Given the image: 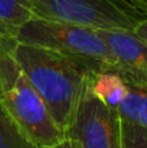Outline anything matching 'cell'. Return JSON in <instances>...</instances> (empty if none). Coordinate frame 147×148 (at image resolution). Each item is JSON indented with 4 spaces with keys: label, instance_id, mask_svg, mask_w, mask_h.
Here are the masks:
<instances>
[{
    "label": "cell",
    "instance_id": "cell-1",
    "mask_svg": "<svg viewBox=\"0 0 147 148\" xmlns=\"http://www.w3.org/2000/svg\"><path fill=\"white\" fill-rule=\"evenodd\" d=\"M9 51L65 134L96 73L42 47L13 42Z\"/></svg>",
    "mask_w": 147,
    "mask_h": 148
},
{
    "label": "cell",
    "instance_id": "cell-2",
    "mask_svg": "<svg viewBox=\"0 0 147 148\" xmlns=\"http://www.w3.org/2000/svg\"><path fill=\"white\" fill-rule=\"evenodd\" d=\"M12 43L0 40V99L31 143L38 148H52L65 140V134L13 59L9 51Z\"/></svg>",
    "mask_w": 147,
    "mask_h": 148
},
{
    "label": "cell",
    "instance_id": "cell-3",
    "mask_svg": "<svg viewBox=\"0 0 147 148\" xmlns=\"http://www.w3.org/2000/svg\"><path fill=\"white\" fill-rule=\"evenodd\" d=\"M16 42L57 52L94 73L120 75V62L98 30L77 23L31 18L20 30Z\"/></svg>",
    "mask_w": 147,
    "mask_h": 148
},
{
    "label": "cell",
    "instance_id": "cell-4",
    "mask_svg": "<svg viewBox=\"0 0 147 148\" xmlns=\"http://www.w3.org/2000/svg\"><path fill=\"white\" fill-rule=\"evenodd\" d=\"M35 18L77 23L96 30L134 31L146 17L126 0H25Z\"/></svg>",
    "mask_w": 147,
    "mask_h": 148
},
{
    "label": "cell",
    "instance_id": "cell-5",
    "mask_svg": "<svg viewBox=\"0 0 147 148\" xmlns=\"http://www.w3.org/2000/svg\"><path fill=\"white\" fill-rule=\"evenodd\" d=\"M81 148H121V116L119 109L106 105L86 88L74 120L65 133Z\"/></svg>",
    "mask_w": 147,
    "mask_h": 148
},
{
    "label": "cell",
    "instance_id": "cell-6",
    "mask_svg": "<svg viewBox=\"0 0 147 148\" xmlns=\"http://www.w3.org/2000/svg\"><path fill=\"white\" fill-rule=\"evenodd\" d=\"M120 62V77L126 84L147 88V42L134 31L98 30Z\"/></svg>",
    "mask_w": 147,
    "mask_h": 148
},
{
    "label": "cell",
    "instance_id": "cell-7",
    "mask_svg": "<svg viewBox=\"0 0 147 148\" xmlns=\"http://www.w3.org/2000/svg\"><path fill=\"white\" fill-rule=\"evenodd\" d=\"M34 17L25 0H0V40L14 42L22 26Z\"/></svg>",
    "mask_w": 147,
    "mask_h": 148
},
{
    "label": "cell",
    "instance_id": "cell-8",
    "mask_svg": "<svg viewBox=\"0 0 147 148\" xmlns=\"http://www.w3.org/2000/svg\"><path fill=\"white\" fill-rule=\"evenodd\" d=\"M94 95L106 105L119 109L121 101L128 94V84L116 73H98L91 82Z\"/></svg>",
    "mask_w": 147,
    "mask_h": 148
},
{
    "label": "cell",
    "instance_id": "cell-9",
    "mask_svg": "<svg viewBox=\"0 0 147 148\" xmlns=\"http://www.w3.org/2000/svg\"><path fill=\"white\" fill-rule=\"evenodd\" d=\"M120 116L147 129V88L128 84V94L119 107Z\"/></svg>",
    "mask_w": 147,
    "mask_h": 148
},
{
    "label": "cell",
    "instance_id": "cell-10",
    "mask_svg": "<svg viewBox=\"0 0 147 148\" xmlns=\"http://www.w3.org/2000/svg\"><path fill=\"white\" fill-rule=\"evenodd\" d=\"M0 148H38L13 121L0 99Z\"/></svg>",
    "mask_w": 147,
    "mask_h": 148
},
{
    "label": "cell",
    "instance_id": "cell-11",
    "mask_svg": "<svg viewBox=\"0 0 147 148\" xmlns=\"http://www.w3.org/2000/svg\"><path fill=\"white\" fill-rule=\"evenodd\" d=\"M121 148H147V129L121 117Z\"/></svg>",
    "mask_w": 147,
    "mask_h": 148
},
{
    "label": "cell",
    "instance_id": "cell-12",
    "mask_svg": "<svg viewBox=\"0 0 147 148\" xmlns=\"http://www.w3.org/2000/svg\"><path fill=\"white\" fill-rule=\"evenodd\" d=\"M134 33L137 34L139 38L145 39L147 42V16L137 25V27L134 29Z\"/></svg>",
    "mask_w": 147,
    "mask_h": 148
},
{
    "label": "cell",
    "instance_id": "cell-13",
    "mask_svg": "<svg viewBox=\"0 0 147 148\" xmlns=\"http://www.w3.org/2000/svg\"><path fill=\"white\" fill-rule=\"evenodd\" d=\"M138 12L147 16V0H128Z\"/></svg>",
    "mask_w": 147,
    "mask_h": 148
},
{
    "label": "cell",
    "instance_id": "cell-14",
    "mask_svg": "<svg viewBox=\"0 0 147 148\" xmlns=\"http://www.w3.org/2000/svg\"><path fill=\"white\" fill-rule=\"evenodd\" d=\"M52 148H81V147L78 146L77 142L70 140V139H65V140H63L61 143H59L57 146H55Z\"/></svg>",
    "mask_w": 147,
    "mask_h": 148
}]
</instances>
